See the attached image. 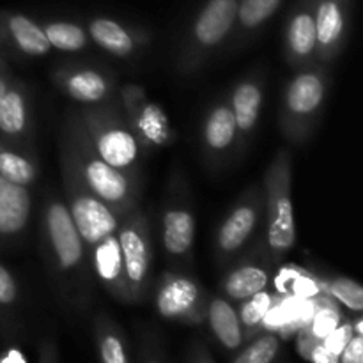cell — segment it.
Segmentation results:
<instances>
[{
	"label": "cell",
	"instance_id": "obj_1",
	"mask_svg": "<svg viewBox=\"0 0 363 363\" xmlns=\"http://www.w3.org/2000/svg\"><path fill=\"white\" fill-rule=\"evenodd\" d=\"M69 213L82 241L92 245V247L116 233L117 229L116 216L110 211L108 206L99 201L98 197L80 195V197L73 199Z\"/></svg>",
	"mask_w": 363,
	"mask_h": 363
},
{
	"label": "cell",
	"instance_id": "obj_2",
	"mask_svg": "<svg viewBox=\"0 0 363 363\" xmlns=\"http://www.w3.org/2000/svg\"><path fill=\"white\" fill-rule=\"evenodd\" d=\"M46 227L60 266L64 269L74 268L80 262L84 247L69 209L60 202L50 204L46 211Z\"/></svg>",
	"mask_w": 363,
	"mask_h": 363
},
{
	"label": "cell",
	"instance_id": "obj_3",
	"mask_svg": "<svg viewBox=\"0 0 363 363\" xmlns=\"http://www.w3.org/2000/svg\"><path fill=\"white\" fill-rule=\"evenodd\" d=\"M240 0H209L194 25L197 41L204 46L218 45L233 28Z\"/></svg>",
	"mask_w": 363,
	"mask_h": 363
},
{
	"label": "cell",
	"instance_id": "obj_4",
	"mask_svg": "<svg viewBox=\"0 0 363 363\" xmlns=\"http://www.w3.org/2000/svg\"><path fill=\"white\" fill-rule=\"evenodd\" d=\"M30 216V195L0 176V236H14L25 229Z\"/></svg>",
	"mask_w": 363,
	"mask_h": 363
},
{
	"label": "cell",
	"instance_id": "obj_5",
	"mask_svg": "<svg viewBox=\"0 0 363 363\" xmlns=\"http://www.w3.org/2000/svg\"><path fill=\"white\" fill-rule=\"evenodd\" d=\"M85 179L92 194L103 202H121L128 195V179L119 169H113L101 158L89 160Z\"/></svg>",
	"mask_w": 363,
	"mask_h": 363
},
{
	"label": "cell",
	"instance_id": "obj_6",
	"mask_svg": "<svg viewBox=\"0 0 363 363\" xmlns=\"http://www.w3.org/2000/svg\"><path fill=\"white\" fill-rule=\"evenodd\" d=\"M0 28H4L11 41L23 53L34 57L46 55L50 52V43L45 30L34 20L23 14H6L0 18Z\"/></svg>",
	"mask_w": 363,
	"mask_h": 363
},
{
	"label": "cell",
	"instance_id": "obj_7",
	"mask_svg": "<svg viewBox=\"0 0 363 363\" xmlns=\"http://www.w3.org/2000/svg\"><path fill=\"white\" fill-rule=\"evenodd\" d=\"M119 245L123 252L124 277L131 287H140L144 284L149 269V248L144 236L137 227L130 225L119 233Z\"/></svg>",
	"mask_w": 363,
	"mask_h": 363
},
{
	"label": "cell",
	"instance_id": "obj_8",
	"mask_svg": "<svg viewBox=\"0 0 363 363\" xmlns=\"http://www.w3.org/2000/svg\"><path fill=\"white\" fill-rule=\"evenodd\" d=\"M99 158L113 169H128L138 156V145L133 135L124 128H106L96 142Z\"/></svg>",
	"mask_w": 363,
	"mask_h": 363
},
{
	"label": "cell",
	"instance_id": "obj_9",
	"mask_svg": "<svg viewBox=\"0 0 363 363\" xmlns=\"http://www.w3.org/2000/svg\"><path fill=\"white\" fill-rule=\"evenodd\" d=\"M296 241V225L291 199L286 191H277L272 201V216H269L268 243L277 254L289 250Z\"/></svg>",
	"mask_w": 363,
	"mask_h": 363
},
{
	"label": "cell",
	"instance_id": "obj_10",
	"mask_svg": "<svg viewBox=\"0 0 363 363\" xmlns=\"http://www.w3.org/2000/svg\"><path fill=\"white\" fill-rule=\"evenodd\" d=\"M199 300V289L190 279L174 277L163 284L156 298L158 312L167 319L181 318L195 307Z\"/></svg>",
	"mask_w": 363,
	"mask_h": 363
},
{
	"label": "cell",
	"instance_id": "obj_11",
	"mask_svg": "<svg viewBox=\"0 0 363 363\" xmlns=\"http://www.w3.org/2000/svg\"><path fill=\"white\" fill-rule=\"evenodd\" d=\"M312 13L318 45L323 48L335 46L346 28V0H315Z\"/></svg>",
	"mask_w": 363,
	"mask_h": 363
},
{
	"label": "cell",
	"instance_id": "obj_12",
	"mask_svg": "<svg viewBox=\"0 0 363 363\" xmlns=\"http://www.w3.org/2000/svg\"><path fill=\"white\" fill-rule=\"evenodd\" d=\"M325 98V82L315 73L298 74L287 87V108L294 116H308Z\"/></svg>",
	"mask_w": 363,
	"mask_h": 363
},
{
	"label": "cell",
	"instance_id": "obj_13",
	"mask_svg": "<svg viewBox=\"0 0 363 363\" xmlns=\"http://www.w3.org/2000/svg\"><path fill=\"white\" fill-rule=\"evenodd\" d=\"M195 238V220L184 209H172L163 216V245L174 255L190 250Z\"/></svg>",
	"mask_w": 363,
	"mask_h": 363
},
{
	"label": "cell",
	"instance_id": "obj_14",
	"mask_svg": "<svg viewBox=\"0 0 363 363\" xmlns=\"http://www.w3.org/2000/svg\"><path fill=\"white\" fill-rule=\"evenodd\" d=\"M89 32H91V38L98 43L101 48H105L106 52L113 53L117 57L130 55L133 52V38L130 35V32L123 27L117 21L108 20V18H94V20L89 23Z\"/></svg>",
	"mask_w": 363,
	"mask_h": 363
},
{
	"label": "cell",
	"instance_id": "obj_15",
	"mask_svg": "<svg viewBox=\"0 0 363 363\" xmlns=\"http://www.w3.org/2000/svg\"><path fill=\"white\" fill-rule=\"evenodd\" d=\"M257 215L252 206H241L230 213L218 233V245L223 252H234L248 240L254 230Z\"/></svg>",
	"mask_w": 363,
	"mask_h": 363
},
{
	"label": "cell",
	"instance_id": "obj_16",
	"mask_svg": "<svg viewBox=\"0 0 363 363\" xmlns=\"http://www.w3.org/2000/svg\"><path fill=\"white\" fill-rule=\"evenodd\" d=\"M209 325H211L216 339L229 350H236L243 340L240 318L225 300L211 301V305H209Z\"/></svg>",
	"mask_w": 363,
	"mask_h": 363
},
{
	"label": "cell",
	"instance_id": "obj_17",
	"mask_svg": "<svg viewBox=\"0 0 363 363\" xmlns=\"http://www.w3.org/2000/svg\"><path fill=\"white\" fill-rule=\"evenodd\" d=\"M94 268L99 279L108 286L121 284V279L124 277V264L119 238L110 234L94 245Z\"/></svg>",
	"mask_w": 363,
	"mask_h": 363
},
{
	"label": "cell",
	"instance_id": "obj_18",
	"mask_svg": "<svg viewBox=\"0 0 363 363\" xmlns=\"http://www.w3.org/2000/svg\"><path fill=\"white\" fill-rule=\"evenodd\" d=\"M287 43L294 55L308 57L318 46V34H315L314 13L311 7L300 9L289 20L287 27Z\"/></svg>",
	"mask_w": 363,
	"mask_h": 363
},
{
	"label": "cell",
	"instance_id": "obj_19",
	"mask_svg": "<svg viewBox=\"0 0 363 363\" xmlns=\"http://www.w3.org/2000/svg\"><path fill=\"white\" fill-rule=\"evenodd\" d=\"M262 94L261 89L252 82L238 85L233 94V113L236 119V128L241 131H250L255 126L261 110Z\"/></svg>",
	"mask_w": 363,
	"mask_h": 363
},
{
	"label": "cell",
	"instance_id": "obj_20",
	"mask_svg": "<svg viewBox=\"0 0 363 363\" xmlns=\"http://www.w3.org/2000/svg\"><path fill=\"white\" fill-rule=\"evenodd\" d=\"M266 284H268V275L264 269L257 266H243L227 277L223 287L233 300H247L259 291H264Z\"/></svg>",
	"mask_w": 363,
	"mask_h": 363
},
{
	"label": "cell",
	"instance_id": "obj_21",
	"mask_svg": "<svg viewBox=\"0 0 363 363\" xmlns=\"http://www.w3.org/2000/svg\"><path fill=\"white\" fill-rule=\"evenodd\" d=\"M236 119L229 106H218L209 113L204 128V138L208 145L215 151H222L236 135Z\"/></svg>",
	"mask_w": 363,
	"mask_h": 363
},
{
	"label": "cell",
	"instance_id": "obj_22",
	"mask_svg": "<svg viewBox=\"0 0 363 363\" xmlns=\"http://www.w3.org/2000/svg\"><path fill=\"white\" fill-rule=\"evenodd\" d=\"M27 126V105L18 89H7L0 101V133L16 137Z\"/></svg>",
	"mask_w": 363,
	"mask_h": 363
},
{
	"label": "cell",
	"instance_id": "obj_23",
	"mask_svg": "<svg viewBox=\"0 0 363 363\" xmlns=\"http://www.w3.org/2000/svg\"><path fill=\"white\" fill-rule=\"evenodd\" d=\"M106 89H108V85H106L105 78L91 69L78 71L66 80L67 94L82 103L99 101V99L105 98Z\"/></svg>",
	"mask_w": 363,
	"mask_h": 363
},
{
	"label": "cell",
	"instance_id": "obj_24",
	"mask_svg": "<svg viewBox=\"0 0 363 363\" xmlns=\"http://www.w3.org/2000/svg\"><path fill=\"white\" fill-rule=\"evenodd\" d=\"M50 46L64 50V52H78L87 45V34L80 25L69 21H52L43 27Z\"/></svg>",
	"mask_w": 363,
	"mask_h": 363
},
{
	"label": "cell",
	"instance_id": "obj_25",
	"mask_svg": "<svg viewBox=\"0 0 363 363\" xmlns=\"http://www.w3.org/2000/svg\"><path fill=\"white\" fill-rule=\"evenodd\" d=\"M0 176L20 186H28L35 177V169L27 158L0 145Z\"/></svg>",
	"mask_w": 363,
	"mask_h": 363
},
{
	"label": "cell",
	"instance_id": "obj_26",
	"mask_svg": "<svg viewBox=\"0 0 363 363\" xmlns=\"http://www.w3.org/2000/svg\"><path fill=\"white\" fill-rule=\"evenodd\" d=\"M282 0H240L238 2V18L245 28H255L264 23Z\"/></svg>",
	"mask_w": 363,
	"mask_h": 363
},
{
	"label": "cell",
	"instance_id": "obj_27",
	"mask_svg": "<svg viewBox=\"0 0 363 363\" xmlns=\"http://www.w3.org/2000/svg\"><path fill=\"white\" fill-rule=\"evenodd\" d=\"M272 307H273L272 294H268L266 291H259L257 294H254V296L245 300L238 318L241 319V323H243L245 326L252 328V326H257L259 323H262V319H264V315L268 314V311Z\"/></svg>",
	"mask_w": 363,
	"mask_h": 363
},
{
	"label": "cell",
	"instance_id": "obj_28",
	"mask_svg": "<svg viewBox=\"0 0 363 363\" xmlns=\"http://www.w3.org/2000/svg\"><path fill=\"white\" fill-rule=\"evenodd\" d=\"M279 353V339L264 335L247 347L234 363H272Z\"/></svg>",
	"mask_w": 363,
	"mask_h": 363
},
{
	"label": "cell",
	"instance_id": "obj_29",
	"mask_svg": "<svg viewBox=\"0 0 363 363\" xmlns=\"http://www.w3.org/2000/svg\"><path fill=\"white\" fill-rule=\"evenodd\" d=\"M330 294L354 312L363 311V289L351 279H337L330 284Z\"/></svg>",
	"mask_w": 363,
	"mask_h": 363
},
{
	"label": "cell",
	"instance_id": "obj_30",
	"mask_svg": "<svg viewBox=\"0 0 363 363\" xmlns=\"http://www.w3.org/2000/svg\"><path fill=\"white\" fill-rule=\"evenodd\" d=\"M340 325V314L332 303H318V311H315L314 318H312L311 325L307 326L308 332L315 337L318 340H323L328 337L337 326Z\"/></svg>",
	"mask_w": 363,
	"mask_h": 363
},
{
	"label": "cell",
	"instance_id": "obj_31",
	"mask_svg": "<svg viewBox=\"0 0 363 363\" xmlns=\"http://www.w3.org/2000/svg\"><path fill=\"white\" fill-rule=\"evenodd\" d=\"M354 335V330L351 325H339L335 330H333L332 333H330L328 337H325V339L321 340L323 346L326 347V350L330 351V353H333L335 357H339L340 353H342L344 347L347 346V342L351 340V337Z\"/></svg>",
	"mask_w": 363,
	"mask_h": 363
},
{
	"label": "cell",
	"instance_id": "obj_32",
	"mask_svg": "<svg viewBox=\"0 0 363 363\" xmlns=\"http://www.w3.org/2000/svg\"><path fill=\"white\" fill-rule=\"evenodd\" d=\"M101 360L103 363H128L123 342L116 335H106L101 340Z\"/></svg>",
	"mask_w": 363,
	"mask_h": 363
},
{
	"label": "cell",
	"instance_id": "obj_33",
	"mask_svg": "<svg viewBox=\"0 0 363 363\" xmlns=\"http://www.w3.org/2000/svg\"><path fill=\"white\" fill-rule=\"evenodd\" d=\"M340 363H363V337L354 333L342 353L339 354Z\"/></svg>",
	"mask_w": 363,
	"mask_h": 363
},
{
	"label": "cell",
	"instance_id": "obj_34",
	"mask_svg": "<svg viewBox=\"0 0 363 363\" xmlns=\"http://www.w3.org/2000/svg\"><path fill=\"white\" fill-rule=\"evenodd\" d=\"M16 284L11 273L0 264V305H11L16 300Z\"/></svg>",
	"mask_w": 363,
	"mask_h": 363
},
{
	"label": "cell",
	"instance_id": "obj_35",
	"mask_svg": "<svg viewBox=\"0 0 363 363\" xmlns=\"http://www.w3.org/2000/svg\"><path fill=\"white\" fill-rule=\"evenodd\" d=\"M291 291H293L298 298H315L319 293V287L314 280L296 275L293 286H291Z\"/></svg>",
	"mask_w": 363,
	"mask_h": 363
},
{
	"label": "cell",
	"instance_id": "obj_36",
	"mask_svg": "<svg viewBox=\"0 0 363 363\" xmlns=\"http://www.w3.org/2000/svg\"><path fill=\"white\" fill-rule=\"evenodd\" d=\"M308 360L312 363H339V357H335L333 353H330L321 342L318 346H314V350L311 351V357Z\"/></svg>",
	"mask_w": 363,
	"mask_h": 363
},
{
	"label": "cell",
	"instance_id": "obj_37",
	"mask_svg": "<svg viewBox=\"0 0 363 363\" xmlns=\"http://www.w3.org/2000/svg\"><path fill=\"white\" fill-rule=\"evenodd\" d=\"M0 363H27V358L18 350H9L0 357Z\"/></svg>",
	"mask_w": 363,
	"mask_h": 363
},
{
	"label": "cell",
	"instance_id": "obj_38",
	"mask_svg": "<svg viewBox=\"0 0 363 363\" xmlns=\"http://www.w3.org/2000/svg\"><path fill=\"white\" fill-rule=\"evenodd\" d=\"M0 67H2V66H0ZM7 89H9V85H7V78H6V74L2 73V69H0V101H2L4 94L7 92Z\"/></svg>",
	"mask_w": 363,
	"mask_h": 363
},
{
	"label": "cell",
	"instance_id": "obj_39",
	"mask_svg": "<svg viewBox=\"0 0 363 363\" xmlns=\"http://www.w3.org/2000/svg\"><path fill=\"white\" fill-rule=\"evenodd\" d=\"M354 328H357V330H354V333H357V335H362V333H363V328H362V319H358V321H357V326H354Z\"/></svg>",
	"mask_w": 363,
	"mask_h": 363
},
{
	"label": "cell",
	"instance_id": "obj_40",
	"mask_svg": "<svg viewBox=\"0 0 363 363\" xmlns=\"http://www.w3.org/2000/svg\"><path fill=\"white\" fill-rule=\"evenodd\" d=\"M151 363H158V362H151Z\"/></svg>",
	"mask_w": 363,
	"mask_h": 363
}]
</instances>
